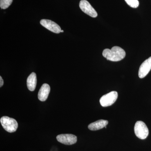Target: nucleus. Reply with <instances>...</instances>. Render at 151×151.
<instances>
[{"label":"nucleus","instance_id":"423d86ee","mask_svg":"<svg viewBox=\"0 0 151 151\" xmlns=\"http://www.w3.org/2000/svg\"><path fill=\"white\" fill-rule=\"evenodd\" d=\"M57 140L59 142L65 145H70L77 142V137L71 134H62L57 136Z\"/></svg>","mask_w":151,"mask_h":151},{"label":"nucleus","instance_id":"9d476101","mask_svg":"<svg viewBox=\"0 0 151 151\" xmlns=\"http://www.w3.org/2000/svg\"><path fill=\"white\" fill-rule=\"evenodd\" d=\"M108 123V122L107 120H98L89 124L88 126V129L91 131H97L106 127Z\"/></svg>","mask_w":151,"mask_h":151},{"label":"nucleus","instance_id":"f257e3e1","mask_svg":"<svg viewBox=\"0 0 151 151\" xmlns=\"http://www.w3.org/2000/svg\"><path fill=\"white\" fill-rule=\"evenodd\" d=\"M103 55L108 60L117 62L124 59L126 56V52L122 47L114 46L111 49H105L103 50Z\"/></svg>","mask_w":151,"mask_h":151},{"label":"nucleus","instance_id":"9b49d317","mask_svg":"<svg viewBox=\"0 0 151 151\" xmlns=\"http://www.w3.org/2000/svg\"><path fill=\"white\" fill-rule=\"evenodd\" d=\"M37 79L36 74L34 72H32L30 74L27 78V84L28 89L30 91H34L35 90L36 86Z\"/></svg>","mask_w":151,"mask_h":151},{"label":"nucleus","instance_id":"2eb2a0df","mask_svg":"<svg viewBox=\"0 0 151 151\" xmlns=\"http://www.w3.org/2000/svg\"><path fill=\"white\" fill-rule=\"evenodd\" d=\"M61 32H63V30H61Z\"/></svg>","mask_w":151,"mask_h":151},{"label":"nucleus","instance_id":"ddd939ff","mask_svg":"<svg viewBox=\"0 0 151 151\" xmlns=\"http://www.w3.org/2000/svg\"><path fill=\"white\" fill-rule=\"evenodd\" d=\"M128 5L133 8H137L139 6L138 0H125Z\"/></svg>","mask_w":151,"mask_h":151},{"label":"nucleus","instance_id":"20e7f679","mask_svg":"<svg viewBox=\"0 0 151 151\" xmlns=\"http://www.w3.org/2000/svg\"><path fill=\"white\" fill-rule=\"evenodd\" d=\"M118 97V92L112 91L101 97L100 100V104L104 107L111 106L115 103Z\"/></svg>","mask_w":151,"mask_h":151},{"label":"nucleus","instance_id":"39448f33","mask_svg":"<svg viewBox=\"0 0 151 151\" xmlns=\"http://www.w3.org/2000/svg\"><path fill=\"white\" fill-rule=\"evenodd\" d=\"M79 7L82 11L92 17L95 18L97 16V13L89 2L86 0H81L79 3Z\"/></svg>","mask_w":151,"mask_h":151},{"label":"nucleus","instance_id":"0eeeda50","mask_svg":"<svg viewBox=\"0 0 151 151\" xmlns=\"http://www.w3.org/2000/svg\"><path fill=\"white\" fill-rule=\"evenodd\" d=\"M40 23L44 27L46 28L52 32L56 34L60 33L61 32V29L60 27L56 23L50 20L45 19H42L40 21Z\"/></svg>","mask_w":151,"mask_h":151},{"label":"nucleus","instance_id":"1a4fd4ad","mask_svg":"<svg viewBox=\"0 0 151 151\" xmlns=\"http://www.w3.org/2000/svg\"><path fill=\"white\" fill-rule=\"evenodd\" d=\"M50 90V88L49 85L47 84H44L39 91L38 94L39 100L41 101H45L48 97Z\"/></svg>","mask_w":151,"mask_h":151},{"label":"nucleus","instance_id":"6e6552de","mask_svg":"<svg viewBox=\"0 0 151 151\" xmlns=\"http://www.w3.org/2000/svg\"><path fill=\"white\" fill-rule=\"evenodd\" d=\"M151 69V57L146 59L141 64L139 70V76L140 78H143L148 74Z\"/></svg>","mask_w":151,"mask_h":151},{"label":"nucleus","instance_id":"f03ea898","mask_svg":"<svg viewBox=\"0 0 151 151\" xmlns=\"http://www.w3.org/2000/svg\"><path fill=\"white\" fill-rule=\"evenodd\" d=\"M0 122L4 129L9 133L15 132L18 127L16 120L8 116H3L1 118Z\"/></svg>","mask_w":151,"mask_h":151},{"label":"nucleus","instance_id":"4468645a","mask_svg":"<svg viewBox=\"0 0 151 151\" xmlns=\"http://www.w3.org/2000/svg\"><path fill=\"white\" fill-rule=\"evenodd\" d=\"M4 84V80L1 76H0V87H2Z\"/></svg>","mask_w":151,"mask_h":151},{"label":"nucleus","instance_id":"7ed1b4c3","mask_svg":"<svg viewBox=\"0 0 151 151\" xmlns=\"http://www.w3.org/2000/svg\"><path fill=\"white\" fill-rule=\"evenodd\" d=\"M134 133L138 138L145 139L149 135V129L145 124L142 121H138L135 124Z\"/></svg>","mask_w":151,"mask_h":151},{"label":"nucleus","instance_id":"f8f14e48","mask_svg":"<svg viewBox=\"0 0 151 151\" xmlns=\"http://www.w3.org/2000/svg\"><path fill=\"white\" fill-rule=\"evenodd\" d=\"M13 0H0V7L1 8L5 9L11 5Z\"/></svg>","mask_w":151,"mask_h":151}]
</instances>
